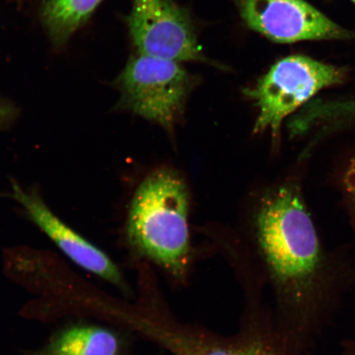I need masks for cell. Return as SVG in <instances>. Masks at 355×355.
<instances>
[{
	"mask_svg": "<svg viewBox=\"0 0 355 355\" xmlns=\"http://www.w3.org/2000/svg\"><path fill=\"white\" fill-rule=\"evenodd\" d=\"M257 233L270 270L300 306L303 318L310 326L323 323L340 283L324 269L316 230L298 191L284 186L264 200Z\"/></svg>",
	"mask_w": 355,
	"mask_h": 355,
	"instance_id": "cell-1",
	"label": "cell"
},
{
	"mask_svg": "<svg viewBox=\"0 0 355 355\" xmlns=\"http://www.w3.org/2000/svg\"><path fill=\"white\" fill-rule=\"evenodd\" d=\"M189 195L175 172L162 170L141 182L133 195L127 220L131 245L178 278L189 260Z\"/></svg>",
	"mask_w": 355,
	"mask_h": 355,
	"instance_id": "cell-2",
	"label": "cell"
},
{
	"mask_svg": "<svg viewBox=\"0 0 355 355\" xmlns=\"http://www.w3.org/2000/svg\"><path fill=\"white\" fill-rule=\"evenodd\" d=\"M343 69L305 55H291L279 60L245 94L259 110L254 132L270 130L278 139L284 119L324 89L344 82Z\"/></svg>",
	"mask_w": 355,
	"mask_h": 355,
	"instance_id": "cell-3",
	"label": "cell"
},
{
	"mask_svg": "<svg viewBox=\"0 0 355 355\" xmlns=\"http://www.w3.org/2000/svg\"><path fill=\"white\" fill-rule=\"evenodd\" d=\"M116 84L119 107L171 128L183 112L193 79L179 62L136 52Z\"/></svg>",
	"mask_w": 355,
	"mask_h": 355,
	"instance_id": "cell-4",
	"label": "cell"
},
{
	"mask_svg": "<svg viewBox=\"0 0 355 355\" xmlns=\"http://www.w3.org/2000/svg\"><path fill=\"white\" fill-rule=\"evenodd\" d=\"M137 53L179 62H207L189 13L173 0H132L127 17Z\"/></svg>",
	"mask_w": 355,
	"mask_h": 355,
	"instance_id": "cell-5",
	"label": "cell"
},
{
	"mask_svg": "<svg viewBox=\"0 0 355 355\" xmlns=\"http://www.w3.org/2000/svg\"><path fill=\"white\" fill-rule=\"evenodd\" d=\"M248 28L279 43L348 40L341 28L305 0H236Z\"/></svg>",
	"mask_w": 355,
	"mask_h": 355,
	"instance_id": "cell-6",
	"label": "cell"
},
{
	"mask_svg": "<svg viewBox=\"0 0 355 355\" xmlns=\"http://www.w3.org/2000/svg\"><path fill=\"white\" fill-rule=\"evenodd\" d=\"M12 196L24 207L34 223L75 264L127 291L121 270L114 261L100 248L62 221L37 193L26 191L12 181Z\"/></svg>",
	"mask_w": 355,
	"mask_h": 355,
	"instance_id": "cell-7",
	"label": "cell"
},
{
	"mask_svg": "<svg viewBox=\"0 0 355 355\" xmlns=\"http://www.w3.org/2000/svg\"><path fill=\"white\" fill-rule=\"evenodd\" d=\"M155 340L174 355H278L257 343L230 345L217 343L167 320L150 322Z\"/></svg>",
	"mask_w": 355,
	"mask_h": 355,
	"instance_id": "cell-8",
	"label": "cell"
},
{
	"mask_svg": "<svg viewBox=\"0 0 355 355\" xmlns=\"http://www.w3.org/2000/svg\"><path fill=\"white\" fill-rule=\"evenodd\" d=\"M114 332L97 326H73L52 337L35 355H121Z\"/></svg>",
	"mask_w": 355,
	"mask_h": 355,
	"instance_id": "cell-9",
	"label": "cell"
},
{
	"mask_svg": "<svg viewBox=\"0 0 355 355\" xmlns=\"http://www.w3.org/2000/svg\"><path fill=\"white\" fill-rule=\"evenodd\" d=\"M101 1L46 0L41 8V19L53 43L63 46L90 19Z\"/></svg>",
	"mask_w": 355,
	"mask_h": 355,
	"instance_id": "cell-10",
	"label": "cell"
},
{
	"mask_svg": "<svg viewBox=\"0 0 355 355\" xmlns=\"http://www.w3.org/2000/svg\"><path fill=\"white\" fill-rule=\"evenodd\" d=\"M304 118L309 128L321 126L324 131L355 125V98L311 101Z\"/></svg>",
	"mask_w": 355,
	"mask_h": 355,
	"instance_id": "cell-11",
	"label": "cell"
},
{
	"mask_svg": "<svg viewBox=\"0 0 355 355\" xmlns=\"http://www.w3.org/2000/svg\"><path fill=\"white\" fill-rule=\"evenodd\" d=\"M15 108L6 101H0V128L6 125L15 115Z\"/></svg>",
	"mask_w": 355,
	"mask_h": 355,
	"instance_id": "cell-12",
	"label": "cell"
},
{
	"mask_svg": "<svg viewBox=\"0 0 355 355\" xmlns=\"http://www.w3.org/2000/svg\"><path fill=\"white\" fill-rule=\"evenodd\" d=\"M350 1H352L355 4V0H350Z\"/></svg>",
	"mask_w": 355,
	"mask_h": 355,
	"instance_id": "cell-13",
	"label": "cell"
},
{
	"mask_svg": "<svg viewBox=\"0 0 355 355\" xmlns=\"http://www.w3.org/2000/svg\"><path fill=\"white\" fill-rule=\"evenodd\" d=\"M19 1H20V0H19Z\"/></svg>",
	"mask_w": 355,
	"mask_h": 355,
	"instance_id": "cell-14",
	"label": "cell"
}]
</instances>
